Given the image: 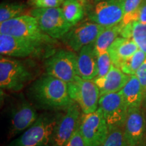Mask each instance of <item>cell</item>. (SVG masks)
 I'll return each instance as SVG.
<instances>
[{
	"mask_svg": "<svg viewBox=\"0 0 146 146\" xmlns=\"http://www.w3.org/2000/svg\"><path fill=\"white\" fill-rule=\"evenodd\" d=\"M27 94L36 108L45 111L64 110L74 102L69 96L68 83L47 74L36 79Z\"/></svg>",
	"mask_w": 146,
	"mask_h": 146,
	"instance_id": "6da1fadb",
	"label": "cell"
},
{
	"mask_svg": "<svg viewBox=\"0 0 146 146\" xmlns=\"http://www.w3.org/2000/svg\"><path fill=\"white\" fill-rule=\"evenodd\" d=\"M63 110L45 111L26 131L5 146H52L55 127Z\"/></svg>",
	"mask_w": 146,
	"mask_h": 146,
	"instance_id": "7a4b0ae2",
	"label": "cell"
},
{
	"mask_svg": "<svg viewBox=\"0 0 146 146\" xmlns=\"http://www.w3.org/2000/svg\"><path fill=\"white\" fill-rule=\"evenodd\" d=\"M33 78L31 71L23 63L15 58L0 57V86L1 89L18 92Z\"/></svg>",
	"mask_w": 146,
	"mask_h": 146,
	"instance_id": "3957f363",
	"label": "cell"
},
{
	"mask_svg": "<svg viewBox=\"0 0 146 146\" xmlns=\"http://www.w3.org/2000/svg\"><path fill=\"white\" fill-rule=\"evenodd\" d=\"M0 34L27 39L39 45L52 41L42 31L35 18L30 15H23L0 23Z\"/></svg>",
	"mask_w": 146,
	"mask_h": 146,
	"instance_id": "277c9868",
	"label": "cell"
},
{
	"mask_svg": "<svg viewBox=\"0 0 146 146\" xmlns=\"http://www.w3.org/2000/svg\"><path fill=\"white\" fill-rule=\"evenodd\" d=\"M70 98L79 106L83 114L93 113L99 108L100 91L94 81L76 76L68 83Z\"/></svg>",
	"mask_w": 146,
	"mask_h": 146,
	"instance_id": "5b68a950",
	"label": "cell"
},
{
	"mask_svg": "<svg viewBox=\"0 0 146 146\" xmlns=\"http://www.w3.org/2000/svg\"><path fill=\"white\" fill-rule=\"evenodd\" d=\"M31 16L37 21L41 31L52 39L62 38L72 28L61 8H34Z\"/></svg>",
	"mask_w": 146,
	"mask_h": 146,
	"instance_id": "8992f818",
	"label": "cell"
},
{
	"mask_svg": "<svg viewBox=\"0 0 146 146\" xmlns=\"http://www.w3.org/2000/svg\"><path fill=\"white\" fill-rule=\"evenodd\" d=\"M78 56L70 50L56 52L45 61L47 74L68 83L78 76Z\"/></svg>",
	"mask_w": 146,
	"mask_h": 146,
	"instance_id": "52a82bcc",
	"label": "cell"
},
{
	"mask_svg": "<svg viewBox=\"0 0 146 146\" xmlns=\"http://www.w3.org/2000/svg\"><path fill=\"white\" fill-rule=\"evenodd\" d=\"M79 131L85 146H102L108 136L110 131L101 109L81 116Z\"/></svg>",
	"mask_w": 146,
	"mask_h": 146,
	"instance_id": "ba28073f",
	"label": "cell"
},
{
	"mask_svg": "<svg viewBox=\"0 0 146 146\" xmlns=\"http://www.w3.org/2000/svg\"><path fill=\"white\" fill-rule=\"evenodd\" d=\"M99 108L103 113L110 131L115 129H123L129 108L120 92L100 96Z\"/></svg>",
	"mask_w": 146,
	"mask_h": 146,
	"instance_id": "9c48e42d",
	"label": "cell"
},
{
	"mask_svg": "<svg viewBox=\"0 0 146 146\" xmlns=\"http://www.w3.org/2000/svg\"><path fill=\"white\" fill-rule=\"evenodd\" d=\"M125 15L122 0H102L87 10L91 22L104 27L121 23Z\"/></svg>",
	"mask_w": 146,
	"mask_h": 146,
	"instance_id": "30bf717a",
	"label": "cell"
},
{
	"mask_svg": "<svg viewBox=\"0 0 146 146\" xmlns=\"http://www.w3.org/2000/svg\"><path fill=\"white\" fill-rule=\"evenodd\" d=\"M36 108L31 102L21 99L11 108L10 125L8 129L9 138L15 137L30 127L39 118Z\"/></svg>",
	"mask_w": 146,
	"mask_h": 146,
	"instance_id": "8fae6325",
	"label": "cell"
},
{
	"mask_svg": "<svg viewBox=\"0 0 146 146\" xmlns=\"http://www.w3.org/2000/svg\"><path fill=\"white\" fill-rule=\"evenodd\" d=\"M81 110L79 106L74 102L64 110L55 127L52 146H64L70 140L79 128L82 116Z\"/></svg>",
	"mask_w": 146,
	"mask_h": 146,
	"instance_id": "7c38bea8",
	"label": "cell"
},
{
	"mask_svg": "<svg viewBox=\"0 0 146 146\" xmlns=\"http://www.w3.org/2000/svg\"><path fill=\"white\" fill-rule=\"evenodd\" d=\"M104 29V27L93 22H85L71 28L62 39L73 51L79 52L83 47L95 43Z\"/></svg>",
	"mask_w": 146,
	"mask_h": 146,
	"instance_id": "4fadbf2b",
	"label": "cell"
},
{
	"mask_svg": "<svg viewBox=\"0 0 146 146\" xmlns=\"http://www.w3.org/2000/svg\"><path fill=\"white\" fill-rule=\"evenodd\" d=\"M123 132L127 146H139L145 141L146 117L143 108H129Z\"/></svg>",
	"mask_w": 146,
	"mask_h": 146,
	"instance_id": "5bb4252c",
	"label": "cell"
},
{
	"mask_svg": "<svg viewBox=\"0 0 146 146\" xmlns=\"http://www.w3.org/2000/svg\"><path fill=\"white\" fill-rule=\"evenodd\" d=\"M40 45L29 40L5 34H0L1 56L11 58H26L37 51Z\"/></svg>",
	"mask_w": 146,
	"mask_h": 146,
	"instance_id": "9a60e30c",
	"label": "cell"
},
{
	"mask_svg": "<svg viewBox=\"0 0 146 146\" xmlns=\"http://www.w3.org/2000/svg\"><path fill=\"white\" fill-rule=\"evenodd\" d=\"M98 54L94 43L83 47L78 52V76L85 80L94 81L98 74Z\"/></svg>",
	"mask_w": 146,
	"mask_h": 146,
	"instance_id": "2e32d148",
	"label": "cell"
},
{
	"mask_svg": "<svg viewBox=\"0 0 146 146\" xmlns=\"http://www.w3.org/2000/svg\"><path fill=\"white\" fill-rule=\"evenodd\" d=\"M130 76L112 65L106 75L96 78L94 81L99 88L100 96H102L111 93L119 92L129 81Z\"/></svg>",
	"mask_w": 146,
	"mask_h": 146,
	"instance_id": "e0dca14e",
	"label": "cell"
},
{
	"mask_svg": "<svg viewBox=\"0 0 146 146\" xmlns=\"http://www.w3.org/2000/svg\"><path fill=\"white\" fill-rule=\"evenodd\" d=\"M139 49L132 39L118 36L115 39L108 50L112 64L120 68L124 62Z\"/></svg>",
	"mask_w": 146,
	"mask_h": 146,
	"instance_id": "ac0fdd59",
	"label": "cell"
},
{
	"mask_svg": "<svg viewBox=\"0 0 146 146\" xmlns=\"http://www.w3.org/2000/svg\"><path fill=\"white\" fill-rule=\"evenodd\" d=\"M129 108L142 107L144 91L135 75H131L126 85L119 91Z\"/></svg>",
	"mask_w": 146,
	"mask_h": 146,
	"instance_id": "d6986e66",
	"label": "cell"
},
{
	"mask_svg": "<svg viewBox=\"0 0 146 146\" xmlns=\"http://www.w3.org/2000/svg\"><path fill=\"white\" fill-rule=\"evenodd\" d=\"M120 31H121L120 23L113 27H105L94 43L95 48L98 56L108 52L110 46L112 45L115 39L118 37V35H120Z\"/></svg>",
	"mask_w": 146,
	"mask_h": 146,
	"instance_id": "ffe728a7",
	"label": "cell"
},
{
	"mask_svg": "<svg viewBox=\"0 0 146 146\" xmlns=\"http://www.w3.org/2000/svg\"><path fill=\"white\" fill-rule=\"evenodd\" d=\"M64 16L71 27L75 26L83 19L84 7L78 0H67L62 4Z\"/></svg>",
	"mask_w": 146,
	"mask_h": 146,
	"instance_id": "44dd1931",
	"label": "cell"
},
{
	"mask_svg": "<svg viewBox=\"0 0 146 146\" xmlns=\"http://www.w3.org/2000/svg\"><path fill=\"white\" fill-rule=\"evenodd\" d=\"M26 6L21 3H1L0 5V23L23 16Z\"/></svg>",
	"mask_w": 146,
	"mask_h": 146,
	"instance_id": "7402d4cb",
	"label": "cell"
},
{
	"mask_svg": "<svg viewBox=\"0 0 146 146\" xmlns=\"http://www.w3.org/2000/svg\"><path fill=\"white\" fill-rule=\"evenodd\" d=\"M145 59V53L141 50H139L124 62L120 69L128 75H135Z\"/></svg>",
	"mask_w": 146,
	"mask_h": 146,
	"instance_id": "603a6c76",
	"label": "cell"
},
{
	"mask_svg": "<svg viewBox=\"0 0 146 146\" xmlns=\"http://www.w3.org/2000/svg\"><path fill=\"white\" fill-rule=\"evenodd\" d=\"M131 39L135 42L139 49L146 54V24L133 23Z\"/></svg>",
	"mask_w": 146,
	"mask_h": 146,
	"instance_id": "cb8c5ba5",
	"label": "cell"
},
{
	"mask_svg": "<svg viewBox=\"0 0 146 146\" xmlns=\"http://www.w3.org/2000/svg\"><path fill=\"white\" fill-rule=\"evenodd\" d=\"M102 146H127L124 139L123 129L110 131L108 136Z\"/></svg>",
	"mask_w": 146,
	"mask_h": 146,
	"instance_id": "d4e9b609",
	"label": "cell"
},
{
	"mask_svg": "<svg viewBox=\"0 0 146 146\" xmlns=\"http://www.w3.org/2000/svg\"><path fill=\"white\" fill-rule=\"evenodd\" d=\"M113 65L108 52H106L98 56V74L97 78L104 76L108 73Z\"/></svg>",
	"mask_w": 146,
	"mask_h": 146,
	"instance_id": "484cf974",
	"label": "cell"
},
{
	"mask_svg": "<svg viewBox=\"0 0 146 146\" xmlns=\"http://www.w3.org/2000/svg\"><path fill=\"white\" fill-rule=\"evenodd\" d=\"M29 2L35 8H59L64 0H29Z\"/></svg>",
	"mask_w": 146,
	"mask_h": 146,
	"instance_id": "4316f807",
	"label": "cell"
},
{
	"mask_svg": "<svg viewBox=\"0 0 146 146\" xmlns=\"http://www.w3.org/2000/svg\"><path fill=\"white\" fill-rule=\"evenodd\" d=\"M145 0H122L125 14L136 10Z\"/></svg>",
	"mask_w": 146,
	"mask_h": 146,
	"instance_id": "83f0119b",
	"label": "cell"
},
{
	"mask_svg": "<svg viewBox=\"0 0 146 146\" xmlns=\"http://www.w3.org/2000/svg\"><path fill=\"white\" fill-rule=\"evenodd\" d=\"M135 75L137 76V78L139 81L140 84H141L144 91V94H145L146 91V59L137 71Z\"/></svg>",
	"mask_w": 146,
	"mask_h": 146,
	"instance_id": "f1b7e54d",
	"label": "cell"
},
{
	"mask_svg": "<svg viewBox=\"0 0 146 146\" xmlns=\"http://www.w3.org/2000/svg\"><path fill=\"white\" fill-rule=\"evenodd\" d=\"M64 146H85V143L80 133L79 128L75 131L70 140Z\"/></svg>",
	"mask_w": 146,
	"mask_h": 146,
	"instance_id": "f546056e",
	"label": "cell"
},
{
	"mask_svg": "<svg viewBox=\"0 0 146 146\" xmlns=\"http://www.w3.org/2000/svg\"><path fill=\"white\" fill-rule=\"evenodd\" d=\"M138 12V21L139 23L146 24V0L137 9Z\"/></svg>",
	"mask_w": 146,
	"mask_h": 146,
	"instance_id": "4dcf8cb0",
	"label": "cell"
},
{
	"mask_svg": "<svg viewBox=\"0 0 146 146\" xmlns=\"http://www.w3.org/2000/svg\"><path fill=\"white\" fill-rule=\"evenodd\" d=\"M78 1H79V2L81 3L82 5H83V7H86L90 0H78Z\"/></svg>",
	"mask_w": 146,
	"mask_h": 146,
	"instance_id": "1f68e13d",
	"label": "cell"
},
{
	"mask_svg": "<svg viewBox=\"0 0 146 146\" xmlns=\"http://www.w3.org/2000/svg\"><path fill=\"white\" fill-rule=\"evenodd\" d=\"M142 108L146 110V91H145V94H144V98H143V104H142Z\"/></svg>",
	"mask_w": 146,
	"mask_h": 146,
	"instance_id": "d6a6232c",
	"label": "cell"
},
{
	"mask_svg": "<svg viewBox=\"0 0 146 146\" xmlns=\"http://www.w3.org/2000/svg\"><path fill=\"white\" fill-rule=\"evenodd\" d=\"M102 1V0H94V1L96 3H97V2H98V1Z\"/></svg>",
	"mask_w": 146,
	"mask_h": 146,
	"instance_id": "836d02e7",
	"label": "cell"
},
{
	"mask_svg": "<svg viewBox=\"0 0 146 146\" xmlns=\"http://www.w3.org/2000/svg\"><path fill=\"white\" fill-rule=\"evenodd\" d=\"M145 146H146V134H145Z\"/></svg>",
	"mask_w": 146,
	"mask_h": 146,
	"instance_id": "e575fe53",
	"label": "cell"
},
{
	"mask_svg": "<svg viewBox=\"0 0 146 146\" xmlns=\"http://www.w3.org/2000/svg\"><path fill=\"white\" fill-rule=\"evenodd\" d=\"M64 1H67V0H64Z\"/></svg>",
	"mask_w": 146,
	"mask_h": 146,
	"instance_id": "d590c367",
	"label": "cell"
}]
</instances>
